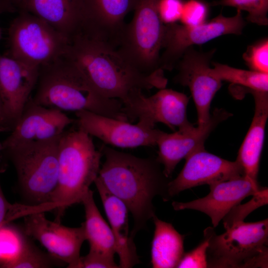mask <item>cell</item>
<instances>
[{
    "label": "cell",
    "instance_id": "cell-28",
    "mask_svg": "<svg viewBox=\"0 0 268 268\" xmlns=\"http://www.w3.org/2000/svg\"><path fill=\"white\" fill-rule=\"evenodd\" d=\"M211 4L236 7L248 12V21L260 26L268 24V0H218L213 1Z\"/></svg>",
    "mask_w": 268,
    "mask_h": 268
},
{
    "label": "cell",
    "instance_id": "cell-29",
    "mask_svg": "<svg viewBox=\"0 0 268 268\" xmlns=\"http://www.w3.org/2000/svg\"><path fill=\"white\" fill-rule=\"evenodd\" d=\"M243 59L250 70L268 73V39H261L248 47Z\"/></svg>",
    "mask_w": 268,
    "mask_h": 268
},
{
    "label": "cell",
    "instance_id": "cell-25",
    "mask_svg": "<svg viewBox=\"0 0 268 268\" xmlns=\"http://www.w3.org/2000/svg\"><path fill=\"white\" fill-rule=\"evenodd\" d=\"M211 73L222 81H226L246 88L252 94L268 92V73L237 68L213 63Z\"/></svg>",
    "mask_w": 268,
    "mask_h": 268
},
{
    "label": "cell",
    "instance_id": "cell-10",
    "mask_svg": "<svg viewBox=\"0 0 268 268\" xmlns=\"http://www.w3.org/2000/svg\"><path fill=\"white\" fill-rule=\"evenodd\" d=\"M189 101L185 94L172 89H160L149 97L136 89L122 103V111L129 122L138 119L152 127L161 123L176 131L193 125L187 118Z\"/></svg>",
    "mask_w": 268,
    "mask_h": 268
},
{
    "label": "cell",
    "instance_id": "cell-40",
    "mask_svg": "<svg viewBox=\"0 0 268 268\" xmlns=\"http://www.w3.org/2000/svg\"><path fill=\"white\" fill-rule=\"evenodd\" d=\"M1 30L0 29V39L1 38Z\"/></svg>",
    "mask_w": 268,
    "mask_h": 268
},
{
    "label": "cell",
    "instance_id": "cell-23",
    "mask_svg": "<svg viewBox=\"0 0 268 268\" xmlns=\"http://www.w3.org/2000/svg\"><path fill=\"white\" fill-rule=\"evenodd\" d=\"M81 203L85 214V220L82 225L85 239L89 244V252L115 262L116 248L113 232L98 209L90 189L83 198Z\"/></svg>",
    "mask_w": 268,
    "mask_h": 268
},
{
    "label": "cell",
    "instance_id": "cell-12",
    "mask_svg": "<svg viewBox=\"0 0 268 268\" xmlns=\"http://www.w3.org/2000/svg\"><path fill=\"white\" fill-rule=\"evenodd\" d=\"M214 52H201L190 47L176 65L178 72L174 81L189 88L197 109L198 125L209 119L212 100L222 86V81L210 71L209 63Z\"/></svg>",
    "mask_w": 268,
    "mask_h": 268
},
{
    "label": "cell",
    "instance_id": "cell-39",
    "mask_svg": "<svg viewBox=\"0 0 268 268\" xmlns=\"http://www.w3.org/2000/svg\"><path fill=\"white\" fill-rule=\"evenodd\" d=\"M2 150V145L1 143H0V152Z\"/></svg>",
    "mask_w": 268,
    "mask_h": 268
},
{
    "label": "cell",
    "instance_id": "cell-38",
    "mask_svg": "<svg viewBox=\"0 0 268 268\" xmlns=\"http://www.w3.org/2000/svg\"><path fill=\"white\" fill-rule=\"evenodd\" d=\"M11 3H12L14 6L17 8V6L20 1V0H8Z\"/></svg>",
    "mask_w": 268,
    "mask_h": 268
},
{
    "label": "cell",
    "instance_id": "cell-7",
    "mask_svg": "<svg viewBox=\"0 0 268 268\" xmlns=\"http://www.w3.org/2000/svg\"><path fill=\"white\" fill-rule=\"evenodd\" d=\"M158 0H136L134 13L126 24L117 48L136 70L151 74L159 67L164 24L157 11Z\"/></svg>",
    "mask_w": 268,
    "mask_h": 268
},
{
    "label": "cell",
    "instance_id": "cell-5",
    "mask_svg": "<svg viewBox=\"0 0 268 268\" xmlns=\"http://www.w3.org/2000/svg\"><path fill=\"white\" fill-rule=\"evenodd\" d=\"M217 235L208 227L203 235L208 240L207 268L268 267V219L237 222Z\"/></svg>",
    "mask_w": 268,
    "mask_h": 268
},
{
    "label": "cell",
    "instance_id": "cell-27",
    "mask_svg": "<svg viewBox=\"0 0 268 268\" xmlns=\"http://www.w3.org/2000/svg\"><path fill=\"white\" fill-rule=\"evenodd\" d=\"M27 239L19 231L6 224L0 227V266L4 268L22 250Z\"/></svg>",
    "mask_w": 268,
    "mask_h": 268
},
{
    "label": "cell",
    "instance_id": "cell-26",
    "mask_svg": "<svg viewBox=\"0 0 268 268\" xmlns=\"http://www.w3.org/2000/svg\"><path fill=\"white\" fill-rule=\"evenodd\" d=\"M54 260L50 254L47 255L27 240L22 250L5 268H48L54 266Z\"/></svg>",
    "mask_w": 268,
    "mask_h": 268
},
{
    "label": "cell",
    "instance_id": "cell-4",
    "mask_svg": "<svg viewBox=\"0 0 268 268\" xmlns=\"http://www.w3.org/2000/svg\"><path fill=\"white\" fill-rule=\"evenodd\" d=\"M36 86L32 99L40 105L62 112L88 111L128 121L122 102L98 93L65 54L40 67Z\"/></svg>",
    "mask_w": 268,
    "mask_h": 268
},
{
    "label": "cell",
    "instance_id": "cell-9",
    "mask_svg": "<svg viewBox=\"0 0 268 268\" xmlns=\"http://www.w3.org/2000/svg\"><path fill=\"white\" fill-rule=\"evenodd\" d=\"M241 11L235 16L225 17L221 13L204 23L194 26L177 23L164 25L159 67L162 70H171L185 51L194 45L205 43L227 34L240 35L245 26Z\"/></svg>",
    "mask_w": 268,
    "mask_h": 268
},
{
    "label": "cell",
    "instance_id": "cell-36",
    "mask_svg": "<svg viewBox=\"0 0 268 268\" xmlns=\"http://www.w3.org/2000/svg\"><path fill=\"white\" fill-rule=\"evenodd\" d=\"M17 10V8L8 0H0V14Z\"/></svg>",
    "mask_w": 268,
    "mask_h": 268
},
{
    "label": "cell",
    "instance_id": "cell-34",
    "mask_svg": "<svg viewBox=\"0 0 268 268\" xmlns=\"http://www.w3.org/2000/svg\"><path fill=\"white\" fill-rule=\"evenodd\" d=\"M119 268L114 261L100 255L88 253L84 257H80L78 268Z\"/></svg>",
    "mask_w": 268,
    "mask_h": 268
},
{
    "label": "cell",
    "instance_id": "cell-19",
    "mask_svg": "<svg viewBox=\"0 0 268 268\" xmlns=\"http://www.w3.org/2000/svg\"><path fill=\"white\" fill-rule=\"evenodd\" d=\"M83 30L117 48L126 23L136 0H80Z\"/></svg>",
    "mask_w": 268,
    "mask_h": 268
},
{
    "label": "cell",
    "instance_id": "cell-33",
    "mask_svg": "<svg viewBox=\"0 0 268 268\" xmlns=\"http://www.w3.org/2000/svg\"><path fill=\"white\" fill-rule=\"evenodd\" d=\"M184 1V0H158L157 11L164 25L176 23L180 21Z\"/></svg>",
    "mask_w": 268,
    "mask_h": 268
},
{
    "label": "cell",
    "instance_id": "cell-15",
    "mask_svg": "<svg viewBox=\"0 0 268 268\" xmlns=\"http://www.w3.org/2000/svg\"><path fill=\"white\" fill-rule=\"evenodd\" d=\"M74 121L58 109L37 104L31 96L16 125L1 143V151L20 144L58 138Z\"/></svg>",
    "mask_w": 268,
    "mask_h": 268
},
{
    "label": "cell",
    "instance_id": "cell-3",
    "mask_svg": "<svg viewBox=\"0 0 268 268\" xmlns=\"http://www.w3.org/2000/svg\"><path fill=\"white\" fill-rule=\"evenodd\" d=\"M102 155L89 134L78 128L65 130L59 141L58 181L50 200L37 205L23 204L21 215L54 211L55 221L60 222L66 209L81 202L90 189L98 176Z\"/></svg>",
    "mask_w": 268,
    "mask_h": 268
},
{
    "label": "cell",
    "instance_id": "cell-22",
    "mask_svg": "<svg viewBox=\"0 0 268 268\" xmlns=\"http://www.w3.org/2000/svg\"><path fill=\"white\" fill-rule=\"evenodd\" d=\"M255 102L253 120L239 148L236 160L244 175L258 182L259 164L265 139L268 117V92L252 93Z\"/></svg>",
    "mask_w": 268,
    "mask_h": 268
},
{
    "label": "cell",
    "instance_id": "cell-18",
    "mask_svg": "<svg viewBox=\"0 0 268 268\" xmlns=\"http://www.w3.org/2000/svg\"><path fill=\"white\" fill-rule=\"evenodd\" d=\"M208 185L210 192L205 197L189 202L173 201L174 209L201 211L210 218L213 227H216L234 207L264 188L245 175Z\"/></svg>",
    "mask_w": 268,
    "mask_h": 268
},
{
    "label": "cell",
    "instance_id": "cell-2",
    "mask_svg": "<svg viewBox=\"0 0 268 268\" xmlns=\"http://www.w3.org/2000/svg\"><path fill=\"white\" fill-rule=\"evenodd\" d=\"M105 161L97 179L112 194L121 200L132 214L133 237L155 215L153 200L157 196L164 201L168 194L169 178L157 158H141L103 145Z\"/></svg>",
    "mask_w": 268,
    "mask_h": 268
},
{
    "label": "cell",
    "instance_id": "cell-11",
    "mask_svg": "<svg viewBox=\"0 0 268 268\" xmlns=\"http://www.w3.org/2000/svg\"><path fill=\"white\" fill-rule=\"evenodd\" d=\"M39 68L0 55V94L3 112L0 132H11L16 125L36 85Z\"/></svg>",
    "mask_w": 268,
    "mask_h": 268
},
{
    "label": "cell",
    "instance_id": "cell-1",
    "mask_svg": "<svg viewBox=\"0 0 268 268\" xmlns=\"http://www.w3.org/2000/svg\"><path fill=\"white\" fill-rule=\"evenodd\" d=\"M65 55L98 93L122 103L133 90L160 89L167 83L164 70L139 72L115 47L82 29L68 40Z\"/></svg>",
    "mask_w": 268,
    "mask_h": 268
},
{
    "label": "cell",
    "instance_id": "cell-17",
    "mask_svg": "<svg viewBox=\"0 0 268 268\" xmlns=\"http://www.w3.org/2000/svg\"><path fill=\"white\" fill-rule=\"evenodd\" d=\"M185 159L180 173L168 183L170 199L187 189L244 175L242 167L236 160L228 161L207 152L204 148L194 152Z\"/></svg>",
    "mask_w": 268,
    "mask_h": 268
},
{
    "label": "cell",
    "instance_id": "cell-35",
    "mask_svg": "<svg viewBox=\"0 0 268 268\" xmlns=\"http://www.w3.org/2000/svg\"><path fill=\"white\" fill-rule=\"evenodd\" d=\"M12 204L5 198L0 184V227L8 222V218Z\"/></svg>",
    "mask_w": 268,
    "mask_h": 268
},
{
    "label": "cell",
    "instance_id": "cell-16",
    "mask_svg": "<svg viewBox=\"0 0 268 268\" xmlns=\"http://www.w3.org/2000/svg\"><path fill=\"white\" fill-rule=\"evenodd\" d=\"M231 114L222 109H216L206 123L178 129L172 133L160 130L156 141L159 163L165 175L170 178L177 165L194 152L204 148V144L212 131Z\"/></svg>",
    "mask_w": 268,
    "mask_h": 268
},
{
    "label": "cell",
    "instance_id": "cell-21",
    "mask_svg": "<svg viewBox=\"0 0 268 268\" xmlns=\"http://www.w3.org/2000/svg\"><path fill=\"white\" fill-rule=\"evenodd\" d=\"M113 232L116 253L120 259L119 268H132L139 261L134 238L128 225V208L119 198L110 193L96 178L94 182Z\"/></svg>",
    "mask_w": 268,
    "mask_h": 268
},
{
    "label": "cell",
    "instance_id": "cell-24",
    "mask_svg": "<svg viewBox=\"0 0 268 268\" xmlns=\"http://www.w3.org/2000/svg\"><path fill=\"white\" fill-rule=\"evenodd\" d=\"M155 229L151 244V262L154 268H177L184 254L185 235L180 234L172 224L152 218Z\"/></svg>",
    "mask_w": 268,
    "mask_h": 268
},
{
    "label": "cell",
    "instance_id": "cell-14",
    "mask_svg": "<svg viewBox=\"0 0 268 268\" xmlns=\"http://www.w3.org/2000/svg\"><path fill=\"white\" fill-rule=\"evenodd\" d=\"M26 235L38 241L59 261L67 264V268H78L80 251L86 240L84 228L68 227L60 222L46 218L44 212L32 213L23 217Z\"/></svg>",
    "mask_w": 268,
    "mask_h": 268
},
{
    "label": "cell",
    "instance_id": "cell-30",
    "mask_svg": "<svg viewBox=\"0 0 268 268\" xmlns=\"http://www.w3.org/2000/svg\"><path fill=\"white\" fill-rule=\"evenodd\" d=\"M254 198L243 205L240 204L234 207L223 218V224L225 228L240 221L254 209L268 203V188H263L253 196Z\"/></svg>",
    "mask_w": 268,
    "mask_h": 268
},
{
    "label": "cell",
    "instance_id": "cell-37",
    "mask_svg": "<svg viewBox=\"0 0 268 268\" xmlns=\"http://www.w3.org/2000/svg\"><path fill=\"white\" fill-rule=\"evenodd\" d=\"M3 103L0 94V124L1 123L3 119Z\"/></svg>",
    "mask_w": 268,
    "mask_h": 268
},
{
    "label": "cell",
    "instance_id": "cell-13",
    "mask_svg": "<svg viewBox=\"0 0 268 268\" xmlns=\"http://www.w3.org/2000/svg\"><path fill=\"white\" fill-rule=\"evenodd\" d=\"M75 113L78 128L106 144L121 148L156 145L160 130L142 121L133 125L88 111Z\"/></svg>",
    "mask_w": 268,
    "mask_h": 268
},
{
    "label": "cell",
    "instance_id": "cell-8",
    "mask_svg": "<svg viewBox=\"0 0 268 268\" xmlns=\"http://www.w3.org/2000/svg\"><path fill=\"white\" fill-rule=\"evenodd\" d=\"M68 40L46 22L24 11L8 28V56L39 67L53 62L66 52Z\"/></svg>",
    "mask_w": 268,
    "mask_h": 268
},
{
    "label": "cell",
    "instance_id": "cell-32",
    "mask_svg": "<svg viewBox=\"0 0 268 268\" xmlns=\"http://www.w3.org/2000/svg\"><path fill=\"white\" fill-rule=\"evenodd\" d=\"M208 246V238L203 235V240L197 247L193 250L184 254L177 268H207V250Z\"/></svg>",
    "mask_w": 268,
    "mask_h": 268
},
{
    "label": "cell",
    "instance_id": "cell-20",
    "mask_svg": "<svg viewBox=\"0 0 268 268\" xmlns=\"http://www.w3.org/2000/svg\"><path fill=\"white\" fill-rule=\"evenodd\" d=\"M18 9L42 19L68 40L81 28L80 0H20Z\"/></svg>",
    "mask_w": 268,
    "mask_h": 268
},
{
    "label": "cell",
    "instance_id": "cell-31",
    "mask_svg": "<svg viewBox=\"0 0 268 268\" xmlns=\"http://www.w3.org/2000/svg\"><path fill=\"white\" fill-rule=\"evenodd\" d=\"M209 5L202 0H187L184 1L180 19L182 25L194 26L207 21Z\"/></svg>",
    "mask_w": 268,
    "mask_h": 268
},
{
    "label": "cell",
    "instance_id": "cell-6",
    "mask_svg": "<svg viewBox=\"0 0 268 268\" xmlns=\"http://www.w3.org/2000/svg\"><path fill=\"white\" fill-rule=\"evenodd\" d=\"M60 137L2 150L15 168L19 188L28 201L25 204L37 205L50 200L58 181Z\"/></svg>",
    "mask_w": 268,
    "mask_h": 268
}]
</instances>
